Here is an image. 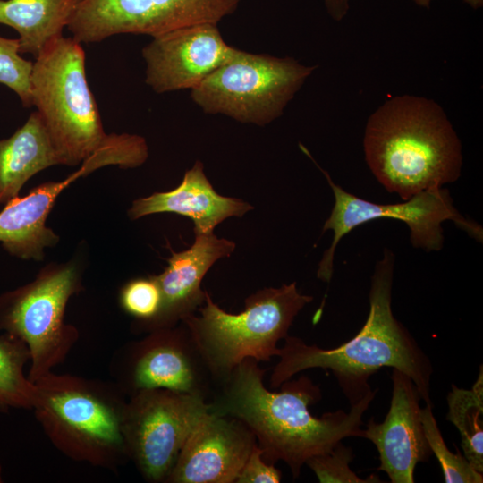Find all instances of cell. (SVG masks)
I'll return each mask as SVG.
<instances>
[{
  "mask_svg": "<svg viewBox=\"0 0 483 483\" xmlns=\"http://www.w3.org/2000/svg\"><path fill=\"white\" fill-rule=\"evenodd\" d=\"M253 209L248 202L218 194L197 161L185 172L178 187L165 192H155L132 202L129 216L132 220L157 213H175L191 218L194 232H214L215 227L231 216L241 217Z\"/></svg>",
  "mask_w": 483,
  "mask_h": 483,
  "instance_id": "17",
  "label": "cell"
},
{
  "mask_svg": "<svg viewBox=\"0 0 483 483\" xmlns=\"http://www.w3.org/2000/svg\"><path fill=\"white\" fill-rule=\"evenodd\" d=\"M463 2L473 9L481 8L483 5V0H463Z\"/></svg>",
  "mask_w": 483,
  "mask_h": 483,
  "instance_id": "29",
  "label": "cell"
},
{
  "mask_svg": "<svg viewBox=\"0 0 483 483\" xmlns=\"http://www.w3.org/2000/svg\"><path fill=\"white\" fill-rule=\"evenodd\" d=\"M351 0H324L325 6L331 18L340 21L345 18Z\"/></svg>",
  "mask_w": 483,
  "mask_h": 483,
  "instance_id": "28",
  "label": "cell"
},
{
  "mask_svg": "<svg viewBox=\"0 0 483 483\" xmlns=\"http://www.w3.org/2000/svg\"><path fill=\"white\" fill-rule=\"evenodd\" d=\"M316 68L292 57L236 49L227 62L191 89V97L206 114L265 126L283 114Z\"/></svg>",
  "mask_w": 483,
  "mask_h": 483,
  "instance_id": "6",
  "label": "cell"
},
{
  "mask_svg": "<svg viewBox=\"0 0 483 483\" xmlns=\"http://www.w3.org/2000/svg\"><path fill=\"white\" fill-rule=\"evenodd\" d=\"M30 358L25 343L5 333L0 335V410L33 407L38 387L27 379L23 366Z\"/></svg>",
  "mask_w": 483,
  "mask_h": 483,
  "instance_id": "22",
  "label": "cell"
},
{
  "mask_svg": "<svg viewBox=\"0 0 483 483\" xmlns=\"http://www.w3.org/2000/svg\"><path fill=\"white\" fill-rule=\"evenodd\" d=\"M103 166V159L93 154L64 181L43 183L22 198L10 199L0 212V242L4 247L21 258L42 259L44 249L58 241L46 225L56 198L72 182Z\"/></svg>",
  "mask_w": 483,
  "mask_h": 483,
  "instance_id": "15",
  "label": "cell"
},
{
  "mask_svg": "<svg viewBox=\"0 0 483 483\" xmlns=\"http://www.w3.org/2000/svg\"><path fill=\"white\" fill-rule=\"evenodd\" d=\"M252 432L213 412L195 426L167 476L175 483L234 482L253 447Z\"/></svg>",
  "mask_w": 483,
  "mask_h": 483,
  "instance_id": "14",
  "label": "cell"
},
{
  "mask_svg": "<svg viewBox=\"0 0 483 483\" xmlns=\"http://www.w3.org/2000/svg\"><path fill=\"white\" fill-rule=\"evenodd\" d=\"M312 300L293 282L251 294L242 312L231 314L206 292L199 316L191 314L182 321L206 366L224 378L246 359L260 361L277 356V343L288 335L295 317Z\"/></svg>",
  "mask_w": 483,
  "mask_h": 483,
  "instance_id": "4",
  "label": "cell"
},
{
  "mask_svg": "<svg viewBox=\"0 0 483 483\" xmlns=\"http://www.w3.org/2000/svg\"><path fill=\"white\" fill-rule=\"evenodd\" d=\"M393 393L389 411L381 423L371 417L364 438L371 441L379 453L380 465L392 483H413L418 462L432 455L425 436L419 401L421 397L411 378L393 369Z\"/></svg>",
  "mask_w": 483,
  "mask_h": 483,
  "instance_id": "13",
  "label": "cell"
},
{
  "mask_svg": "<svg viewBox=\"0 0 483 483\" xmlns=\"http://www.w3.org/2000/svg\"><path fill=\"white\" fill-rule=\"evenodd\" d=\"M394 267V255L386 248L371 277L367 320L348 342L333 349H322L287 335L278 350L280 360L270 377L271 386H280L305 369H329L350 403H353L372 391L368 383L372 374L383 367H391L409 376L421 400L432 406L431 361L392 311Z\"/></svg>",
  "mask_w": 483,
  "mask_h": 483,
  "instance_id": "2",
  "label": "cell"
},
{
  "mask_svg": "<svg viewBox=\"0 0 483 483\" xmlns=\"http://www.w3.org/2000/svg\"><path fill=\"white\" fill-rule=\"evenodd\" d=\"M446 419L461 436V446L470 464L483 473V367L470 389L454 384L447 394Z\"/></svg>",
  "mask_w": 483,
  "mask_h": 483,
  "instance_id": "21",
  "label": "cell"
},
{
  "mask_svg": "<svg viewBox=\"0 0 483 483\" xmlns=\"http://www.w3.org/2000/svg\"><path fill=\"white\" fill-rule=\"evenodd\" d=\"M157 342L137 360L133 373L136 387L202 394L191 352L195 349L193 343L189 347L177 335L165 336Z\"/></svg>",
  "mask_w": 483,
  "mask_h": 483,
  "instance_id": "19",
  "label": "cell"
},
{
  "mask_svg": "<svg viewBox=\"0 0 483 483\" xmlns=\"http://www.w3.org/2000/svg\"><path fill=\"white\" fill-rule=\"evenodd\" d=\"M417 5L428 8L433 0H412Z\"/></svg>",
  "mask_w": 483,
  "mask_h": 483,
  "instance_id": "30",
  "label": "cell"
},
{
  "mask_svg": "<svg viewBox=\"0 0 483 483\" xmlns=\"http://www.w3.org/2000/svg\"><path fill=\"white\" fill-rule=\"evenodd\" d=\"M363 150L376 179L403 200L461 175L460 139L443 107L425 97L386 99L367 121Z\"/></svg>",
  "mask_w": 483,
  "mask_h": 483,
  "instance_id": "3",
  "label": "cell"
},
{
  "mask_svg": "<svg viewBox=\"0 0 483 483\" xmlns=\"http://www.w3.org/2000/svg\"><path fill=\"white\" fill-rule=\"evenodd\" d=\"M299 146L325 175L335 197L333 209L322 229V233L331 230L333 240L319 262L317 273L318 279L326 283L331 281L335 251L340 240L355 227L379 218H393L404 222L410 229L412 246L426 251H437L443 248L442 224L445 221H453L470 237L482 242V228L458 212L447 189H429L400 203L370 202L335 184L329 174L318 165L309 151L302 144Z\"/></svg>",
  "mask_w": 483,
  "mask_h": 483,
  "instance_id": "7",
  "label": "cell"
},
{
  "mask_svg": "<svg viewBox=\"0 0 483 483\" xmlns=\"http://www.w3.org/2000/svg\"><path fill=\"white\" fill-rule=\"evenodd\" d=\"M242 0H80L66 28L95 43L118 34L151 37L200 23L217 24Z\"/></svg>",
  "mask_w": 483,
  "mask_h": 483,
  "instance_id": "9",
  "label": "cell"
},
{
  "mask_svg": "<svg viewBox=\"0 0 483 483\" xmlns=\"http://www.w3.org/2000/svg\"><path fill=\"white\" fill-rule=\"evenodd\" d=\"M60 164L61 158L38 113H31L10 138L0 140V204L18 196L34 174Z\"/></svg>",
  "mask_w": 483,
  "mask_h": 483,
  "instance_id": "18",
  "label": "cell"
},
{
  "mask_svg": "<svg viewBox=\"0 0 483 483\" xmlns=\"http://www.w3.org/2000/svg\"><path fill=\"white\" fill-rule=\"evenodd\" d=\"M121 302L132 316L153 320L162 304L161 291L154 276L129 282L122 291Z\"/></svg>",
  "mask_w": 483,
  "mask_h": 483,
  "instance_id": "26",
  "label": "cell"
},
{
  "mask_svg": "<svg viewBox=\"0 0 483 483\" xmlns=\"http://www.w3.org/2000/svg\"><path fill=\"white\" fill-rule=\"evenodd\" d=\"M257 360L246 359L225 377L210 411L243 423L258 440L265 461L284 462L293 478L316 455L329 452L344 438L364 437L362 416L375 397L370 391L351 403L348 412L338 410L317 418L309 405L321 398L318 386L303 376L283 383L280 392L268 391Z\"/></svg>",
  "mask_w": 483,
  "mask_h": 483,
  "instance_id": "1",
  "label": "cell"
},
{
  "mask_svg": "<svg viewBox=\"0 0 483 483\" xmlns=\"http://www.w3.org/2000/svg\"><path fill=\"white\" fill-rule=\"evenodd\" d=\"M20 54L19 38L0 37V83L13 89L24 107H30L33 62L22 58Z\"/></svg>",
  "mask_w": 483,
  "mask_h": 483,
  "instance_id": "25",
  "label": "cell"
},
{
  "mask_svg": "<svg viewBox=\"0 0 483 483\" xmlns=\"http://www.w3.org/2000/svg\"><path fill=\"white\" fill-rule=\"evenodd\" d=\"M80 0H0V23L20 35V53L35 58L63 36Z\"/></svg>",
  "mask_w": 483,
  "mask_h": 483,
  "instance_id": "20",
  "label": "cell"
},
{
  "mask_svg": "<svg viewBox=\"0 0 483 483\" xmlns=\"http://www.w3.org/2000/svg\"><path fill=\"white\" fill-rule=\"evenodd\" d=\"M195 233L193 244L173 253L168 266L154 276L162 294L161 309L153 319L158 324H171L193 314L205 301L200 288L208 269L218 259L229 257L235 249L233 241L218 238L214 232Z\"/></svg>",
  "mask_w": 483,
  "mask_h": 483,
  "instance_id": "16",
  "label": "cell"
},
{
  "mask_svg": "<svg viewBox=\"0 0 483 483\" xmlns=\"http://www.w3.org/2000/svg\"><path fill=\"white\" fill-rule=\"evenodd\" d=\"M421 419L429 447L442 469L446 483H482V473L478 472L460 452L452 453L446 446L432 412V406L421 408Z\"/></svg>",
  "mask_w": 483,
  "mask_h": 483,
  "instance_id": "23",
  "label": "cell"
},
{
  "mask_svg": "<svg viewBox=\"0 0 483 483\" xmlns=\"http://www.w3.org/2000/svg\"><path fill=\"white\" fill-rule=\"evenodd\" d=\"M35 59L30 75L32 106L37 107L62 165L81 164L108 135L87 81L85 52L80 42L61 36Z\"/></svg>",
  "mask_w": 483,
  "mask_h": 483,
  "instance_id": "5",
  "label": "cell"
},
{
  "mask_svg": "<svg viewBox=\"0 0 483 483\" xmlns=\"http://www.w3.org/2000/svg\"><path fill=\"white\" fill-rule=\"evenodd\" d=\"M353 460L351 447L342 441L329 452L309 458L306 464L314 471L321 483H378L380 479L371 474L367 479L359 477L350 467Z\"/></svg>",
  "mask_w": 483,
  "mask_h": 483,
  "instance_id": "24",
  "label": "cell"
},
{
  "mask_svg": "<svg viewBox=\"0 0 483 483\" xmlns=\"http://www.w3.org/2000/svg\"><path fill=\"white\" fill-rule=\"evenodd\" d=\"M209 412L199 394L140 390L123 413V435L148 479L167 478L189 435Z\"/></svg>",
  "mask_w": 483,
  "mask_h": 483,
  "instance_id": "10",
  "label": "cell"
},
{
  "mask_svg": "<svg viewBox=\"0 0 483 483\" xmlns=\"http://www.w3.org/2000/svg\"><path fill=\"white\" fill-rule=\"evenodd\" d=\"M35 384L33 407L63 448L97 462L123 447V415L104 397L73 379L47 374Z\"/></svg>",
  "mask_w": 483,
  "mask_h": 483,
  "instance_id": "8",
  "label": "cell"
},
{
  "mask_svg": "<svg viewBox=\"0 0 483 483\" xmlns=\"http://www.w3.org/2000/svg\"><path fill=\"white\" fill-rule=\"evenodd\" d=\"M142 49L145 82L157 93L192 89L227 62L237 48L215 23H200L155 37Z\"/></svg>",
  "mask_w": 483,
  "mask_h": 483,
  "instance_id": "12",
  "label": "cell"
},
{
  "mask_svg": "<svg viewBox=\"0 0 483 483\" xmlns=\"http://www.w3.org/2000/svg\"><path fill=\"white\" fill-rule=\"evenodd\" d=\"M78 285V270L66 264L43 271L30 284L0 300V329L22 341L36 382L61 355L64 345L65 305Z\"/></svg>",
  "mask_w": 483,
  "mask_h": 483,
  "instance_id": "11",
  "label": "cell"
},
{
  "mask_svg": "<svg viewBox=\"0 0 483 483\" xmlns=\"http://www.w3.org/2000/svg\"><path fill=\"white\" fill-rule=\"evenodd\" d=\"M262 450L253 447L234 482L237 483H278L281 481V471L264 462Z\"/></svg>",
  "mask_w": 483,
  "mask_h": 483,
  "instance_id": "27",
  "label": "cell"
},
{
  "mask_svg": "<svg viewBox=\"0 0 483 483\" xmlns=\"http://www.w3.org/2000/svg\"><path fill=\"white\" fill-rule=\"evenodd\" d=\"M3 479H2V468H1V465H0V482H2Z\"/></svg>",
  "mask_w": 483,
  "mask_h": 483,
  "instance_id": "31",
  "label": "cell"
}]
</instances>
